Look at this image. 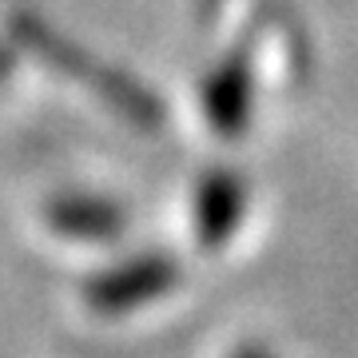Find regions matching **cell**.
<instances>
[{"label": "cell", "instance_id": "6da1fadb", "mask_svg": "<svg viewBox=\"0 0 358 358\" xmlns=\"http://www.w3.org/2000/svg\"><path fill=\"white\" fill-rule=\"evenodd\" d=\"M13 36L20 48H28L36 60H44L48 68H56L60 76L76 80V84H84L88 92H96L112 112H120L128 124H136V128L143 131H159L164 128V103H159V96H155L148 84H140L136 76H128L124 68H112L103 64V60H96L92 52H84L80 44H72L68 36H60V32H52L40 16L32 13H16L13 16Z\"/></svg>", "mask_w": 358, "mask_h": 358}, {"label": "cell", "instance_id": "7a4b0ae2", "mask_svg": "<svg viewBox=\"0 0 358 358\" xmlns=\"http://www.w3.org/2000/svg\"><path fill=\"white\" fill-rule=\"evenodd\" d=\"M179 282V263L164 251H143V255L120 259L112 267L88 275L84 282V303H88L96 315H131L143 303H155L164 299L167 291H176Z\"/></svg>", "mask_w": 358, "mask_h": 358}, {"label": "cell", "instance_id": "3957f363", "mask_svg": "<svg viewBox=\"0 0 358 358\" xmlns=\"http://www.w3.org/2000/svg\"><path fill=\"white\" fill-rule=\"evenodd\" d=\"M199 103H203L207 128L223 140H235L251 128V112H255V36H243L235 48L223 52V60L207 72Z\"/></svg>", "mask_w": 358, "mask_h": 358}, {"label": "cell", "instance_id": "277c9868", "mask_svg": "<svg viewBox=\"0 0 358 358\" xmlns=\"http://www.w3.org/2000/svg\"><path fill=\"white\" fill-rule=\"evenodd\" d=\"M247 203H251V183L231 167H215L199 179V192H195V231H199V243L207 251H219L227 243L235 227L243 223Z\"/></svg>", "mask_w": 358, "mask_h": 358}, {"label": "cell", "instance_id": "5b68a950", "mask_svg": "<svg viewBox=\"0 0 358 358\" xmlns=\"http://www.w3.org/2000/svg\"><path fill=\"white\" fill-rule=\"evenodd\" d=\"M44 219L56 235L64 239H115L120 231L128 227V215L124 207L103 199V195H88V192H72V195H56L48 207H44Z\"/></svg>", "mask_w": 358, "mask_h": 358}, {"label": "cell", "instance_id": "8992f818", "mask_svg": "<svg viewBox=\"0 0 358 358\" xmlns=\"http://www.w3.org/2000/svg\"><path fill=\"white\" fill-rule=\"evenodd\" d=\"M235 358H275V355H271V350H263V346H243Z\"/></svg>", "mask_w": 358, "mask_h": 358}]
</instances>
